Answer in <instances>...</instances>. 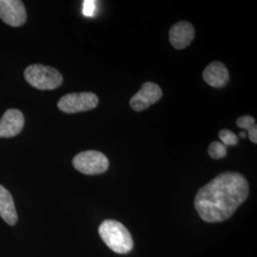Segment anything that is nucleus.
<instances>
[{
    "label": "nucleus",
    "mask_w": 257,
    "mask_h": 257,
    "mask_svg": "<svg viewBox=\"0 0 257 257\" xmlns=\"http://www.w3.org/2000/svg\"><path fill=\"white\" fill-rule=\"evenodd\" d=\"M236 125L239 128H244L248 131V138L249 140L256 144L257 143V127L255 124V119L250 115H244L240 116L236 120Z\"/></svg>",
    "instance_id": "obj_12"
},
{
    "label": "nucleus",
    "mask_w": 257,
    "mask_h": 257,
    "mask_svg": "<svg viewBox=\"0 0 257 257\" xmlns=\"http://www.w3.org/2000/svg\"><path fill=\"white\" fill-rule=\"evenodd\" d=\"M203 79L211 87L223 88L229 82V71L223 63L214 61L205 68L203 72Z\"/></svg>",
    "instance_id": "obj_10"
},
{
    "label": "nucleus",
    "mask_w": 257,
    "mask_h": 257,
    "mask_svg": "<svg viewBox=\"0 0 257 257\" xmlns=\"http://www.w3.org/2000/svg\"><path fill=\"white\" fill-rule=\"evenodd\" d=\"M219 138H220L221 143L223 145H225L226 147L227 146H234L238 143V137L230 132V130H227V128H223L219 132Z\"/></svg>",
    "instance_id": "obj_14"
},
{
    "label": "nucleus",
    "mask_w": 257,
    "mask_h": 257,
    "mask_svg": "<svg viewBox=\"0 0 257 257\" xmlns=\"http://www.w3.org/2000/svg\"><path fill=\"white\" fill-rule=\"evenodd\" d=\"M162 94L161 88L156 83H144L141 89L131 98L130 106L136 111H142L158 101Z\"/></svg>",
    "instance_id": "obj_6"
},
{
    "label": "nucleus",
    "mask_w": 257,
    "mask_h": 257,
    "mask_svg": "<svg viewBox=\"0 0 257 257\" xmlns=\"http://www.w3.org/2000/svg\"><path fill=\"white\" fill-rule=\"evenodd\" d=\"M0 19L12 27H19L26 22L27 12L22 1L0 0Z\"/></svg>",
    "instance_id": "obj_7"
},
{
    "label": "nucleus",
    "mask_w": 257,
    "mask_h": 257,
    "mask_svg": "<svg viewBox=\"0 0 257 257\" xmlns=\"http://www.w3.org/2000/svg\"><path fill=\"white\" fill-rule=\"evenodd\" d=\"M74 169L84 175H96L104 174L110 166L109 159L98 151H85L74 156Z\"/></svg>",
    "instance_id": "obj_4"
},
{
    "label": "nucleus",
    "mask_w": 257,
    "mask_h": 257,
    "mask_svg": "<svg viewBox=\"0 0 257 257\" xmlns=\"http://www.w3.org/2000/svg\"><path fill=\"white\" fill-rule=\"evenodd\" d=\"M208 153L211 158L221 159L227 156V147L219 141H213L209 146Z\"/></svg>",
    "instance_id": "obj_13"
},
{
    "label": "nucleus",
    "mask_w": 257,
    "mask_h": 257,
    "mask_svg": "<svg viewBox=\"0 0 257 257\" xmlns=\"http://www.w3.org/2000/svg\"><path fill=\"white\" fill-rule=\"evenodd\" d=\"M27 82L38 90H55L62 82L63 77L55 68L45 65H31L24 72Z\"/></svg>",
    "instance_id": "obj_3"
},
{
    "label": "nucleus",
    "mask_w": 257,
    "mask_h": 257,
    "mask_svg": "<svg viewBox=\"0 0 257 257\" xmlns=\"http://www.w3.org/2000/svg\"><path fill=\"white\" fill-rule=\"evenodd\" d=\"M23 113L17 109L6 110L0 119V138H14L24 127Z\"/></svg>",
    "instance_id": "obj_8"
},
{
    "label": "nucleus",
    "mask_w": 257,
    "mask_h": 257,
    "mask_svg": "<svg viewBox=\"0 0 257 257\" xmlns=\"http://www.w3.org/2000/svg\"><path fill=\"white\" fill-rule=\"evenodd\" d=\"M99 99L92 92L68 93L60 98L57 107L66 113H75L92 110L98 105Z\"/></svg>",
    "instance_id": "obj_5"
},
{
    "label": "nucleus",
    "mask_w": 257,
    "mask_h": 257,
    "mask_svg": "<svg viewBox=\"0 0 257 257\" xmlns=\"http://www.w3.org/2000/svg\"><path fill=\"white\" fill-rule=\"evenodd\" d=\"M0 216L7 224L14 226L18 222V213L12 194L0 185Z\"/></svg>",
    "instance_id": "obj_11"
},
{
    "label": "nucleus",
    "mask_w": 257,
    "mask_h": 257,
    "mask_svg": "<svg viewBox=\"0 0 257 257\" xmlns=\"http://www.w3.org/2000/svg\"><path fill=\"white\" fill-rule=\"evenodd\" d=\"M247 179L239 173L227 172L202 187L195 196L194 207L208 223L227 220L247 199Z\"/></svg>",
    "instance_id": "obj_1"
},
{
    "label": "nucleus",
    "mask_w": 257,
    "mask_h": 257,
    "mask_svg": "<svg viewBox=\"0 0 257 257\" xmlns=\"http://www.w3.org/2000/svg\"><path fill=\"white\" fill-rule=\"evenodd\" d=\"M98 232L104 243L116 253L126 254L134 248V241L130 231L118 221H103Z\"/></svg>",
    "instance_id": "obj_2"
},
{
    "label": "nucleus",
    "mask_w": 257,
    "mask_h": 257,
    "mask_svg": "<svg viewBox=\"0 0 257 257\" xmlns=\"http://www.w3.org/2000/svg\"><path fill=\"white\" fill-rule=\"evenodd\" d=\"M238 138H246V133H244V132H241V133H239Z\"/></svg>",
    "instance_id": "obj_16"
},
{
    "label": "nucleus",
    "mask_w": 257,
    "mask_h": 257,
    "mask_svg": "<svg viewBox=\"0 0 257 257\" xmlns=\"http://www.w3.org/2000/svg\"><path fill=\"white\" fill-rule=\"evenodd\" d=\"M194 28L188 21H180L171 28L169 32L170 42L176 50L189 46L194 38Z\"/></svg>",
    "instance_id": "obj_9"
},
{
    "label": "nucleus",
    "mask_w": 257,
    "mask_h": 257,
    "mask_svg": "<svg viewBox=\"0 0 257 257\" xmlns=\"http://www.w3.org/2000/svg\"><path fill=\"white\" fill-rule=\"evenodd\" d=\"M94 9H95V1H84L83 4V14L86 17H92L93 13H94Z\"/></svg>",
    "instance_id": "obj_15"
}]
</instances>
